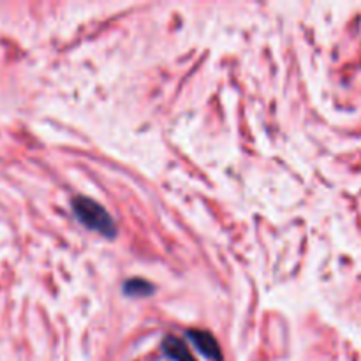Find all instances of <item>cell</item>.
Returning a JSON list of instances; mask_svg holds the SVG:
<instances>
[{
	"instance_id": "4",
	"label": "cell",
	"mask_w": 361,
	"mask_h": 361,
	"mask_svg": "<svg viewBox=\"0 0 361 361\" xmlns=\"http://www.w3.org/2000/svg\"><path fill=\"white\" fill-rule=\"evenodd\" d=\"M154 291V286L148 281H143V279H130L123 284V293L133 296V298H136V296H150Z\"/></svg>"
},
{
	"instance_id": "3",
	"label": "cell",
	"mask_w": 361,
	"mask_h": 361,
	"mask_svg": "<svg viewBox=\"0 0 361 361\" xmlns=\"http://www.w3.org/2000/svg\"><path fill=\"white\" fill-rule=\"evenodd\" d=\"M162 349H164L166 356H169L173 361H196V358L190 355L185 342L182 338L175 337V335H168L162 341Z\"/></svg>"
},
{
	"instance_id": "2",
	"label": "cell",
	"mask_w": 361,
	"mask_h": 361,
	"mask_svg": "<svg viewBox=\"0 0 361 361\" xmlns=\"http://www.w3.org/2000/svg\"><path fill=\"white\" fill-rule=\"evenodd\" d=\"M187 338H190L197 351L204 356V358L212 361H222L221 345H219L217 338L207 330H189L187 331Z\"/></svg>"
},
{
	"instance_id": "1",
	"label": "cell",
	"mask_w": 361,
	"mask_h": 361,
	"mask_svg": "<svg viewBox=\"0 0 361 361\" xmlns=\"http://www.w3.org/2000/svg\"><path fill=\"white\" fill-rule=\"evenodd\" d=\"M71 207H73V214L80 221V224H83L90 231L99 233L104 238H115L116 222L101 203L87 196H76L71 201Z\"/></svg>"
}]
</instances>
